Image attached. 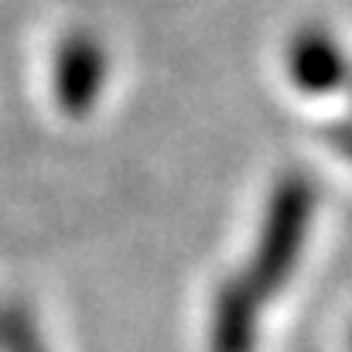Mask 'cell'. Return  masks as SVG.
<instances>
[{
  "instance_id": "5b68a950",
  "label": "cell",
  "mask_w": 352,
  "mask_h": 352,
  "mask_svg": "<svg viewBox=\"0 0 352 352\" xmlns=\"http://www.w3.org/2000/svg\"><path fill=\"white\" fill-rule=\"evenodd\" d=\"M0 349L3 352H41L38 332H34L28 311H21V308L0 311Z\"/></svg>"
},
{
  "instance_id": "277c9868",
  "label": "cell",
  "mask_w": 352,
  "mask_h": 352,
  "mask_svg": "<svg viewBox=\"0 0 352 352\" xmlns=\"http://www.w3.org/2000/svg\"><path fill=\"white\" fill-rule=\"evenodd\" d=\"M256 305L260 298L243 277H233L219 287L216 305H212V329H209L212 352H253Z\"/></svg>"
},
{
  "instance_id": "8992f818",
  "label": "cell",
  "mask_w": 352,
  "mask_h": 352,
  "mask_svg": "<svg viewBox=\"0 0 352 352\" xmlns=\"http://www.w3.org/2000/svg\"><path fill=\"white\" fill-rule=\"evenodd\" d=\"M329 140L336 151H342L346 157H352V123H332L329 126Z\"/></svg>"
},
{
  "instance_id": "6da1fadb",
  "label": "cell",
  "mask_w": 352,
  "mask_h": 352,
  "mask_svg": "<svg viewBox=\"0 0 352 352\" xmlns=\"http://www.w3.org/2000/svg\"><path fill=\"white\" fill-rule=\"evenodd\" d=\"M311 209H315V188L308 178L287 175L277 182L270 206H267L263 230H260V243H256L250 270L243 277L260 301L277 294L284 287V280L291 277V270L301 256L305 236H308Z\"/></svg>"
},
{
  "instance_id": "3957f363",
  "label": "cell",
  "mask_w": 352,
  "mask_h": 352,
  "mask_svg": "<svg viewBox=\"0 0 352 352\" xmlns=\"http://www.w3.org/2000/svg\"><path fill=\"white\" fill-rule=\"evenodd\" d=\"M287 72L291 82L305 93H332L342 86L349 65L339 52V45L318 31V28H305L287 52Z\"/></svg>"
},
{
  "instance_id": "7a4b0ae2",
  "label": "cell",
  "mask_w": 352,
  "mask_h": 352,
  "mask_svg": "<svg viewBox=\"0 0 352 352\" xmlns=\"http://www.w3.org/2000/svg\"><path fill=\"white\" fill-rule=\"evenodd\" d=\"M107 82V55L89 34L62 41L55 58V96L65 113H86Z\"/></svg>"
}]
</instances>
